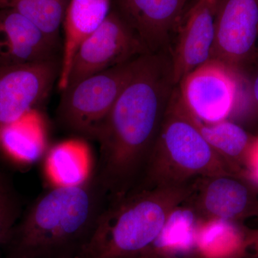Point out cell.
I'll return each instance as SVG.
<instances>
[{"label": "cell", "instance_id": "cell-1", "mask_svg": "<svg viewBox=\"0 0 258 258\" xmlns=\"http://www.w3.org/2000/svg\"><path fill=\"white\" fill-rule=\"evenodd\" d=\"M176 86L170 52L146 54L105 120L93 173L111 202L142 184Z\"/></svg>", "mask_w": 258, "mask_h": 258}, {"label": "cell", "instance_id": "cell-2", "mask_svg": "<svg viewBox=\"0 0 258 258\" xmlns=\"http://www.w3.org/2000/svg\"><path fill=\"white\" fill-rule=\"evenodd\" d=\"M111 203L91 173L75 186H55L24 210L0 258H79Z\"/></svg>", "mask_w": 258, "mask_h": 258}, {"label": "cell", "instance_id": "cell-3", "mask_svg": "<svg viewBox=\"0 0 258 258\" xmlns=\"http://www.w3.org/2000/svg\"><path fill=\"white\" fill-rule=\"evenodd\" d=\"M195 181L137 190L111 202L79 258H145L173 215L184 208Z\"/></svg>", "mask_w": 258, "mask_h": 258}, {"label": "cell", "instance_id": "cell-4", "mask_svg": "<svg viewBox=\"0 0 258 258\" xmlns=\"http://www.w3.org/2000/svg\"><path fill=\"white\" fill-rule=\"evenodd\" d=\"M227 174H237L203 137L198 120L181 101L176 85L137 190L179 186L198 178Z\"/></svg>", "mask_w": 258, "mask_h": 258}, {"label": "cell", "instance_id": "cell-5", "mask_svg": "<svg viewBox=\"0 0 258 258\" xmlns=\"http://www.w3.org/2000/svg\"><path fill=\"white\" fill-rule=\"evenodd\" d=\"M142 56L86 78L62 91L56 113L58 124L78 138L96 141Z\"/></svg>", "mask_w": 258, "mask_h": 258}, {"label": "cell", "instance_id": "cell-6", "mask_svg": "<svg viewBox=\"0 0 258 258\" xmlns=\"http://www.w3.org/2000/svg\"><path fill=\"white\" fill-rule=\"evenodd\" d=\"M237 71L210 59L181 79L177 84L180 98L197 120L215 123L228 119L238 98Z\"/></svg>", "mask_w": 258, "mask_h": 258}, {"label": "cell", "instance_id": "cell-7", "mask_svg": "<svg viewBox=\"0 0 258 258\" xmlns=\"http://www.w3.org/2000/svg\"><path fill=\"white\" fill-rule=\"evenodd\" d=\"M148 53L150 52L147 47L118 13L111 12L76 51L67 88L93 75Z\"/></svg>", "mask_w": 258, "mask_h": 258}, {"label": "cell", "instance_id": "cell-8", "mask_svg": "<svg viewBox=\"0 0 258 258\" xmlns=\"http://www.w3.org/2000/svg\"><path fill=\"white\" fill-rule=\"evenodd\" d=\"M184 208L207 221L233 222L258 217V188L239 174L198 178Z\"/></svg>", "mask_w": 258, "mask_h": 258}, {"label": "cell", "instance_id": "cell-9", "mask_svg": "<svg viewBox=\"0 0 258 258\" xmlns=\"http://www.w3.org/2000/svg\"><path fill=\"white\" fill-rule=\"evenodd\" d=\"M60 68L57 57L0 68V131L19 121L49 96Z\"/></svg>", "mask_w": 258, "mask_h": 258}, {"label": "cell", "instance_id": "cell-10", "mask_svg": "<svg viewBox=\"0 0 258 258\" xmlns=\"http://www.w3.org/2000/svg\"><path fill=\"white\" fill-rule=\"evenodd\" d=\"M258 39V0H217L211 59L235 70L254 57Z\"/></svg>", "mask_w": 258, "mask_h": 258}, {"label": "cell", "instance_id": "cell-11", "mask_svg": "<svg viewBox=\"0 0 258 258\" xmlns=\"http://www.w3.org/2000/svg\"><path fill=\"white\" fill-rule=\"evenodd\" d=\"M187 1L118 0V14L150 53L170 52Z\"/></svg>", "mask_w": 258, "mask_h": 258}, {"label": "cell", "instance_id": "cell-12", "mask_svg": "<svg viewBox=\"0 0 258 258\" xmlns=\"http://www.w3.org/2000/svg\"><path fill=\"white\" fill-rule=\"evenodd\" d=\"M217 0H198L180 23L170 50L174 81L212 57Z\"/></svg>", "mask_w": 258, "mask_h": 258}, {"label": "cell", "instance_id": "cell-13", "mask_svg": "<svg viewBox=\"0 0 258 258\" xmlns=\"http://www.w3.org/2000/svg\"><path fill=\"white\" fill-rule=\"evenodd\" d=\"M58 47L18 12L0 8V68L55 58Z\"/></svg>", "mask_w": 258, "mask_h": 258}, {"label": "cell", "instance_id": "cell-14", "mask_svg": "<svg viewBox=\"0 0 258 258\" xmlns=\"http://www.w3.org/2000/svg\"><path fill=\"white\" fill-rule=\"evenodd\" d=\"M111 0H71L63 20L64 42L57 86L66 89L71 64L85 39L96 30L110 14Z\"/></svg>", "mask_w": 258, "mask_h": 258}, {"label": "cell", "instance_id": "cell-15", "mask_svg": "<svg viewBox=\"0 0 258 258\" xmlns=\"http://www.w3.org/2000/svg\"><path fill=\"white\" fill-rule=\"evenodd\" d=\"M46 144L41 116L36 110H32L19 121L0 131V159L18 166H30L43 155Z\"/></svg>", "mask_w": 258, "mask_h": 258}, {"label": "cell", "instance_id": "cell-16", "mask_svg": "<svg viewBox=\"0 0 258 258\" xmlns=\"http://www.w3.org/2000/svg\"><path fill=\"white\" fill-rule=\"evenodd\" d=\"M198 121L200 132L212 149L227 161L234 172L243 176L256 137L228 119L215 123Z\"/></svg>", "mask_w": 258, "mask_h": 258}, {"label": "cell", "instance_id": "cell-17", "mask_svg": "<svg viewBox=\"0 0 258 258\" xmlns=\"http://www.w3.org/2000/svg\"><path fill=\"white\" fill-rule=\"evenodd\" d=\"M88 148L83 139L66 141L49 151L46 170L56 186H75L83 182L88 176Z\"/></svg>", "mask_w": 258, "mask_h": 258}, {"label": "cell", "instance_id": "cell-18", "mask_svg": "<svg viewBox=\"0 0 258 258\" xmlns=\"http://www.w3.org/2000/svg\"><path fill=\"white\" fill-rule=\"evenodd\" d=\"M67 6V0H0V8L18 12L57 46Z\"/></svg>", "mask_w": 258, "mask_h": 258}, {"label": "cell", "instance_id": "cell-19", "mask_svg": "<svg viewBox=\"0 0 258 258\" xmlns=\"http://www.w3.org/2000/svg\"><path fill=\"white\" fill-rule=\"evenodd\" d=\"M24 211L23 202L13 177L0 167V249Z\"/></svg>", "mask_w": 258, "mask_h": 258}, {"label": "cell", "instance_id": "cell-20", "mask_svg": "<svg viewBox=\"0 0 258 258\" xmlns=\"http://www.w3.org/2000/svg\"><path fill=\"white\" fill-rule=\"evenodd\" d=\"M243 176L258 188V136L246 161Z\"/></svg>", "mask_w": 258, "mask_h": 258}, {"label": "cell", "instance_id": "cell-21", "mask_svg": "<svg viewBox=\"0 0 258 258\" xmlns=\"http://www.w3.org/2000/svg\"><path fill=\"white\" fill-rule=\"evenodd\" d=\"M252 247L254 254H258V230H248L244 235V248Z\"/></svg>", "mask_w": 258, "mask_h": 258}, {"label": "cell", "instance_id": "cell-22", "mask_svg": "<svg viewBox=\"0 0 258 258\" xmlns=\"http://www.w3.org/2000/svg\"><path fill=\"white\" fill-rule=\"evenodd\" d=\"M251 95H252V101L258 109V74L254 78L251 86Z\"/></svg>", "mask_w": 258, "mask_h": 258}, {"label": "cell", "instance_id": "cell-23", "mask_svg": "<svg viewBox=\"0 0 258 258\" xmlns=\"http://www.w3.org/2000/svg\"><path fill=\"white\" fill-rule=\"evenodd\" d=\"M252 258H258V254H254L253 257H252Z\"/></svg>", "mask_w": 258, "mask_h": 258}]
</instances>
